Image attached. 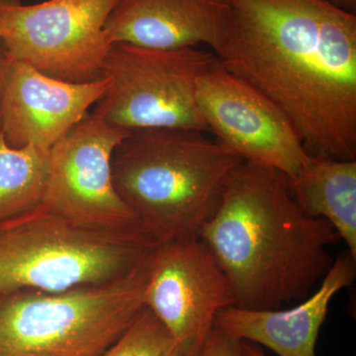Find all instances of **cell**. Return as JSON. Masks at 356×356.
<instances>
[{"mask_svg":"<svg viewBox=\"0 0 356 356\" xmlns=\"http://www.w3.org/2000/svg\"><path fill=\"white\" fill-rule=\"evenodd\" d=\"M214 54L287 117L306 153L356 161V15L324 0H228Z\"/></svg>","mask_w":356,"mask_h":356,"instance_id":"6da1fadb","label":"cell"},{"mask_svg":"<svg viewBox=\"0 0 356 356\" xmlns=\"http://www.w3.org/2000/svg\"><path fill=\"white\" fill-rule=\"evenodd\" d=\"M199 238L227 276L235 307L275 310L310 296L334 264L341 240L325 220L293 198L284 173L242 161Z\"/></svg>","mask_w":356,"mask_h":356,"instance_id":"7a4b0ae2","label":"cell"},{"mask_svg":"<svg viewBox=\"0 0 356 356\" xmlns=\"http://www.w3.org/2000/svg\"><path fill=\"white\" fill-rule=\"evenodd\" d=\"M203 131H133L112 156L117 193L159 243L198 238L243 159Z\"/></svg>","mask_w":356,"mask_h":356,"instance_id":"3957f363","label":"cell"},{"mask_svg":"<svg viewBox=\"0 0 356 356\" xmlns=\"http://www.w3.org/2000/svg\"><path fill=\"white\" fill-rule=\"evenodd\" d=\"M159 243L144 229L91 228L41 205L0 221V295L120 280L143 266Z\"/></svg>","mask_w":356,"mask_h":356,"instance_id":"277c9868","label":"cell"},{"mask_svg":"<svg viewBox=\"0 0 356 356\" xmlns=\"http://www.w3.org/2000/svg\"><path fill=\"white\" fill-rule=\"evenodd\" d=\"M152 257L104 284L0 295V356H102L146 309Z\"/></svg>","mask_w":356,"mask_h":356,"instance_id":"5b68a950","label":"cell"},{"mask_svg":"<svg viewBox=\"0 0 356 356\" xmlns=\"http://www.w3.org/2000/svg\"><path fill=\"white\" fill-rule=\"evenodd\" d=\"M216 60L213 51L201 47L159 50L114 44L102 70L108 86L92 113L127 132H208L196 103V81Z\"/></svg>","mask_w":356,"mask_h":356,"instance_id":"8992f818","label":"cell"},{"mask_svg":"<svg viewBox=\"0 0 356 356\" xmlns=\"http://www.w3.org/2000/svg\"><path fill=\"white\" fill-rule=\"evenodd\" d=\"M120 0H0V41L11 58L69 83L102 79L105 24Z\"/></svg>","mask_w":356,"mask_h":356,"instance_id":"52a82bcc","label":"cell"},{"mask_svg":"<svg viewBox=\"0 0 356 356\" xmlns=\"http://www.w3.org/2000/svg\"><path fill=\"white\" fill-rule=\"evenodd\" d=\"M129 133L89 113L49 151L41 205L91 228L146 231L112 178L115 149Z\"/></svg>","mask_w":356,"mask_h":356,"instance_id":"ba28073f","label":"cell"},{"mask_svg":"<svg viewBox=\"0 0 356 356\" xmlns=\"http://www.w3.org/2000/svg\"><path fill=\"white\" fill-rule=\"evenodd\" d=\"M196 103L208 132L243 161L298 173L307 154L285 114L218 58L196 81Z\"/></svg>","mask_w":356,"mask_h":356,"instance_id":"9c48e42d","label":"cell"},{"mask_svg":"<svg viewBox=\"0 0 356 356\" xmlns=\"http://www.w3.org/2000/svg\"><path fill=\"white\" fill-rule=\"evenodd\" d=\"M145 303L184 351H200L217 313L235 306L227 276L200 238L159 243Z\"/></svg>","mask_w":356,"mask_h":356,"instance_id":"30bf717a","label":"cell"},{"mask_svg":"<svg viewBox=\"0 0 356 356\" xmlns=\"http://www.w3.org/2000/svg\"><path fill=\"white\" fill-rule=\"evenodd\" d=\"M102 77L76 83L13 60L2 103L1 133L9 146L50 151L89 114L106 90Z\"/></svg>","mask_w":356,"mask_h":356,"instance_id":"8fae6325","label":"cell"},{"mask_svg":"<svg viewBox=\"0 0 356 356\" xmlns=\"http://www.w3.org/2000/svg\"><path fill=\"white\" fill-rule=\"evenodd\" d=\"M229 17L228 0H120L105 32L110 43L159 50H216Z\"/></svg>","mask_w":356,"mask_h":356,"instance_id":"7c38bea8","label":"cell"},{"mask_svg":"<svg viewBox=\"0 0 356 356\" xmlns=\"http://www.w3.org/2000/svg\"><path fill=\"white\" fill-rule=\"evenodd\" d=\"M356 277V257L341 252L317 291L288 310H247L232 306L218 312L214 325L242 341L257 343L280 356H316L321 327L332 298Z\"/></svg>","mask_w":356,"mask_h":356,"instance_id":"4fadbf2b","label":"cell"},{"mask_svg":"<svg viewBox=\"0 0 356 356\" xmlns=\"http://www.w3.org/2000/svg\"><path fill=\"white\" fill-rule=\"evenodd\" d=\"M288 184L304 212L329 222L356 257V161L307 154Z\"/></svg>","mask_w":356,"mask_h":356,"instance_id":"5bb4252c","label":"cell"},{"mask_svg":"<svg viewBox=\"0 0 356 356\" xmlns=\"http://www.w3.org/2000/svg\"><path fill=\"white\" fill-rule=\"evenodd\" d=\"M49 151L15 149L0 132V221L36 209L43 202Z\"/></svg>","mask_w":356,"mask_h":356,"instance_id":"9a60e30c","label":"cell"},{"mask_svg":"<svg viewBox=\"0 0 356 356\" xmlns=\"http://www.w3.org/2000/svg\"><path fill=\"white\" fill-rule=\"evenodd\" d=\"M181 346L156 315L145 309L102 356H181Z\"/></svg>","mask_w":356,"mask_h":356,"instance_id":"2e32d148","label":"cell"},{"mask_svg":"<svg viewBox=\"0 0 356 356\" xmlns=\"http://www.w3.org/2000/svg\"><path fill=\"white\" fill-rule=\"evenodd\" d=\"M200 356H245L243 341L213 325L201 346Z\"/></svg>","mask_w":356,"mask_h":356,"instance_id":"e0dca14e","label":"cell"},{"mask_svg":"<svg viewBox=\"0 0 356 356\" xmlns=\"http://www.w3.org/2000/svg\"><path fill=\"white\" fill-rule=\"evenodd\" d=\"M11 63H13V58L4 44L0 41V132H1L2 126V103H3L4 91H6L7 76L10 70Z\"/></svg>","mask_w":356,"mask_h":356,"instance_id":"ac0fdd59","label":"cell"},{"mask_svg":"<svg viewBox=\"0 0 356 356\" xmlns=\"http://www.w3.org/2000/svg\"><path fill=\"white\" fill-rule=\"evenodd\" d=\"M337 9L350 14L356 13V0H324Z\"/></svg>","mask_w":356,"mask_h":356,"instance_id":"d6986e66","label":"cell"},{"mask_svg":"<svg viewBox=\"0 0 356 356\" xmlns=\"http://www.w3.org/2000/svg\"><path fill=\"white\" fill-rule=\"evenodd\" d=\"M243 351L245 356H266L264 351L250 341H243Z\"/></svg>","mask_w":356,"mask_h":356,"instance_id":"ffe728a7","label":"cell"},{"mask_svg":"<svg viewBox=\"0 0 356 356\" xmlns=\"http://www.w3.org/2000/svg\"><path fill=\"white\" fill-rule=\"evenodd\" d=\"M181 356H200V351H184Z\"/></svg>","mask_w":356,"mask_h":356,"instance_id":"44dd1931","label":"cell"}]
</instances>
